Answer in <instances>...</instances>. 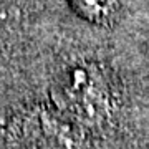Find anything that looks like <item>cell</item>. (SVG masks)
Here are the masks:
<instances>
[{
  "label": "cell",
  "mask_w": 149,
  "mask_h": 149,
  "mask_svg": "<svg viewBox=\"0 0 149 149\" xmlns=\"http://www.w3.org/2000/svg\"><path fill=\"white\" fill-rule=\"evenodd\" d=\"M65 100L80 113L95 114L104 104V95L100 78L93 68H74L68 85L63 88Z\"/></svg>",
  "instance_id": "cell-1"
},
{
  "label": "cell",
  "mask_w": 149,
  "mask_h": 149,
  "mask_svg": "<svg viewBox=\"0 0 149 149\" xmlns=\"http://www.w3.org/2000/svg\"><path fill=\"white\" fill-rule=\"evenodd\" d=\"M73 5L90 20L103 22L114 15L118 10V0H73Z\"/></svg>",
  "instance_id": "cell-2"
},
{
  "label": "cell",
  "mask_w": 149,
  "mask_h": 149,
  "mask_svg": "<svg viewBox=\"0 0 149 149\" xmlns=\"http://www.w3.org/2000/svg\"><path fill=\"white\" fill-rule=\"evenodd\" d=\"M5 18H7V10H5V7H3V3L0 2V23L5 20Z\"/></svg>",
  "instance_id": "cell-3"
}]
</instances>
